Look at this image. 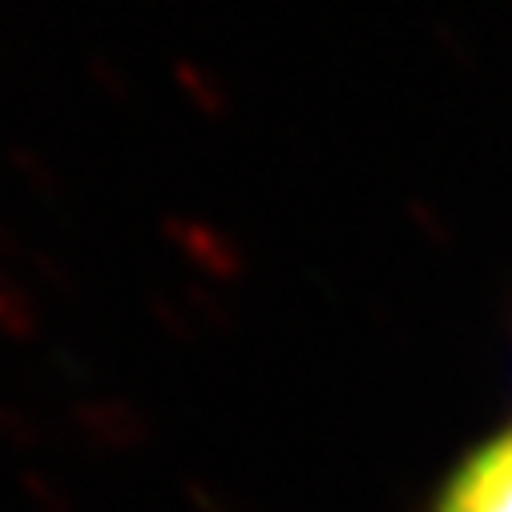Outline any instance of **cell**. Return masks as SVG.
<instances>
[{
	"mask_svg": "<svg viewBox=\"0 0 512 512\" xmlns=\"http://www.w3.org/2000/svg\"><path fill=\"white\" fill-rule=\"evenodd\" d=\"M432 512H512V428L472 448L448 472Z\"/></svg>",
	"mask_w": 512,
	"mask_h": 512,
	"instance_id": "obj_1",
	"label": "cell"
}]
</instances>
